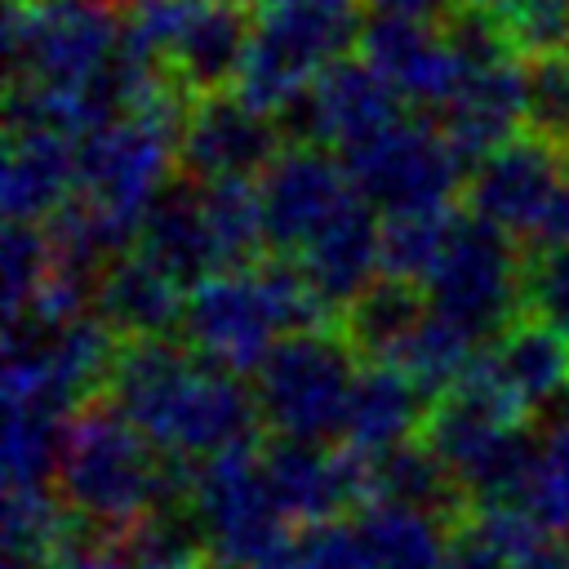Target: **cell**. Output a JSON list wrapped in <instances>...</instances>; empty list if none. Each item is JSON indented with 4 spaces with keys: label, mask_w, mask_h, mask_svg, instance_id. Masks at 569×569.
<instances>
[{
    "label": "cell",
    "mask_w": 569,
    "mask_h": 569,
    "mask_svg": "<svg viewBox=\"0 0 569 569\" xmlns=\"http://www.w3.org/2000/svg\"><path fill=\"white\" fill-rule=\"evenodd\" d=\"M360 0H271L253 18L236 93L262 116H284L311 80L360 44Z\"/></svg>",
    "instance_id": "obj_4"
},
{
    "label": "cell",
    "mask_w": 569,
    "mask_h": 569,
    "mask_svg": "<svg viewBox=\"0 0 569 569\" xmlns=\"http://www.w3.org/2000/svg\"><path fill=\"white\" fill-rule=\"evenodd\" d=\"M387 18H413V22H445L462 0H365Z\"/></svg>",
    "instance_id": "obj_40"
},
{
    "label": "cell",
    "mask_w": 569,
    "mask_h": 569,
    "mask_svg": "<svg viewBox=\"0 0 569 569\" xmlns=\"http://www.w3.org/2000/svg\"><path fill=\"white\" fill-rule=\"evenodd\" d=\"M373 498L440 516L449 525H462L471 516V498L422 440H409V445H396L369 458V502Z\"/></svg>",
    "instance_id": "obj_25"
},
{
    "label": "cell",
    "mask_w": 569,
    "mask_h": 569,
    "mask_svg": "<svg viewBox=\"0 0 569 569\" xmlns=\"http://www.w3.org/2000/svg\"><path fill=\"white\" fill-rule=\"evenodd\" d=\"M453 222H458V213H449V209L382 218V276L422 289V280L431 276V267L440 262V253L449 244Z\"/></svg>",
    "instance_id": "obj_32"
},
{
    "label": "cell",
    "mask_w": 569,
    "mask_h": 569,
    "mask_svg": "<svg viewBox=\"0 0 569 569\" xmlns=\"http://www.w3.org/2000/svg\"><path fill=\"white\" fill-rule=\"evenodd\" d=\"M138 253L187 289L222 271V258L204 218V196L191 178H178L156 196L138 231Z\"/></svg>",
    "instance_id": "obj_23"
},
{
    "label": "cell",
    "mask_w": 569,
    "mask_h": 569,
    "mask_svg": "<svg viewBox=\"0 0 569 569\" xmlns=\"http://www.w3.org/2000/svg\"><path fill=\"white\" fill-rule=\"evenodd\" d=\"M302 276L320 293V302L333 311H347L369 284L373 271H382V222L378 213L351 191V200L307 240L298 253Z\"/></svg>",
    "instance_id": "obj_17"
},
{
    "label": "cell",
    "mask_w": 569,
    "mask_h": 569,
    "mask_svg": "<svg viewBox=\"0 0 569 569\" xmlns=\"http://www.w3.org/2000/svg\"><path fill=\"white\" fill-rule=\"evenodd\" d=\"M427 413H431L427 391L400 365H365L356 373V387H351V400H347L342 440H347L351 453L378 458L396 445L418 440Z\"/></svg>",
    "instance_id": "obj_24"
},
{
    "label": "cell",
    "mask_w": 569,
    "mask_h": 569,
    "mask_svg": "<svg viewBox=\"0 0 569 569\" xmlns=\"http://www.w3.org/2000/svg\"><path fill=\"white\" fill-rule=\"evenodd\" d=\"M356 347L342 329H307L276 342L253 373V400L262 427L276 440L329 445L347 427V400L356 387Z\"/></svg>",
    "instance_id": "obj_5"
},
{
    "label": "cell",
    "mask_w": 569,
    "mask_h": 569,
    "mask_svg": "<svg viewBox=\"0 0 569 569\" xmlns=\"http://www.w3.org/2000/svg\"><path fill=\"white\" fill-rule=\"evenodd\" d=\"M22 4H40V0H22Z\"/></svg>",
    "instance_id": "obj_44"
},
{
    "label": "cell",
    "mask_w": 569,
    "mask_h": 569,
    "mask_svg": "<svg viewBox=\"0 0 569 569\" xmlns=\"http://www.w3.org/2000/svg\"><path fill=\"white\" fill-rule=\"evenodd\" d=\"M525 98H529V129L551 147H569V49L533 58L525 67Z\"/></svg>",
    "instance_id": "obj_34"
},
{
    "label": "cell",
    "mask_w": 569,
    "mask_h": 569,
    "mask_svg": "<svg viewBox=\"0 0 569 569\" xmlns=\"http://www.w3.org/2000/svg\"><path fill=\"white\" fill-rule=\"evenodd\" d=\"M525 276L529 258H520L516 240L462 213L440 262L422 280V298L431 316L449 320L476 342H493L525 316Z\"/></svg>",
    "instance_id": "obj_6"
},
{
    "label": "cell",
    "mask_w": 569,
    "mask_h": 569,
    "mask_svg": "<svg viewBox=\"0 0 569 569\" xmlns=\"http://www.w3.org/2000/svg\"><path fill=\"white\" fill-rule=\"evenodd\" d=\"M67 422L36 405H4V489H44L53 480Z\"/></svg>",
    "instance_id": "obj_28"
},
{
    "label": "cell",
    "mask_w": 569,
    "mask_h": 569,
    "mask_svg": "<svg viewBox=\"0 0 569 569\" xmlns=\"http://www.w3.org/2000/svg\"><path fill=\"white\" fill-rule=\"evenodd\" d=\"M262 471L267 485L284 511V520H298L307 529L333 525L347 511L356 516L369 502V458L329 445H298V440H271L262 445Z\"/></svg>",
    "instance_id": "obj_14"
},
{
    "label": "cell",
    "mask_w": 569,
    "mask_h": 569,
    "mask_svg": "<svg viewBox=\"0 0 569 569\" xmlns=\"http://www.w3.org/2000/svg\"><path fill=\"white\" fill-rule=\"evenodd\" d=\"M396 120H405L400 93L365 58H338L280 116V133H289V147H338L347 156Z\"/></svg>",
    "instance_id": "obj_11"
},
{
    "label": "cell",
    "mask_w": 569,
    "mask_h": 569,
    "mask_svg": "<svg viewBox=\"0 0 569 569\" xmlns=\"http://www.w3.org/2000/svg\"><path fill=\"white\" fill-rule=\"evenodd\" d=\"M351 191L382 218L436 213L462 187V156L449 147L445 129L427 120H396L365 147L342 156Z\"/></svg>",
    "instance_id": "obj_9"
},
{
    "label": "cell",
    "mask_w": 569,
    "mask_h": 569,
    "mask_svg": "<svg viewBox=\"0 0 569 569\" xmlns=\"http://www.w3.org/2000/svg\"><path fill=\"white\" fill-rule=\"evenodd\" d=\"M525 316L569 338V249H538L525 276Z\"/></svg>",
    "instance_id": "obj_36"
},
{
    "label": "cell",
    "mask_w": 569,
    "mask_h": 569,
    "mask_svg": "<svg viewBox=\"0 0 569 569\" xmlns=\"http://www.w3.org/2000/svg\"><path fill=\"white\" fill-rule=\"evenodd\" d=\"M422 320H427L422 289L382 276L342 311V333L356 347V356H369V365H396L409 338L422 329Z\"/></svg>",
    "instance_id": "obj_27"
},
{
    "label": "cell",
    "mask_w": 569,
    "mask_h": 569,
    "mask_svg": "<svg viewBox=\"0 0 569 569\" xmlns=\"http://www.w3.org/2000/svg\"><path fill=\"white\" fill-rule=\"evenodd\" d=\"M191 511L218 569H258L289 547V520L267 485L262 449H236L200 462Z\"/></svg>",
    "instance_id": "obj_8"
},
{
    "label": "cell",
    "mask_w": 569,
    "mask_h": 569,
    "mask_svg": "<svg viewBox=\"0 0 569 569\" xmlns=\"http://www.w3.org/2000/svg\"><path fill=\"white\" fill-rule=\"evenodd\" d=\"M182 307H187L182 284L169 280L160 267H151L142 253L116 258L93 289V316L120 342L169 338L173 329H182Z\"/></svg>",
    "instance_id": "obj_21"
},
{
    "label": "cell",
    "mask_w": 569,
    "mask_h": 569,
    "mask_svg": "<svg viewBox=\"0 0 569 569\" xmlns=\"http://www.w3.org/2000/svg\"><path fill=\"white\" fill-rule=\"evenodd\" d=\"M480 369L498 382V391L525 413L560 405L569 391V338H560L551 325L520 316L502 338L480 351Z\"/></svg>",
    "instance_id": "obj_22"
},
{
    "label": "cell",
    "mask_w": 569,
    "mask_h": 569,
    "mask_svg": "<svg viewBox=\"0 0 569 569\" xmlns=\"http://www.w3.org/2000/svg\"><path fill=\"white\" fill-rule=\"evenodd\" d=\"M502 31L511 49L547 58L569 49V0H498Z\"/></svg>",
    "instance_id": "obj_35"
},
{
    "label": "cell",
    "mask_w": 569,
    "mask_h": 569,
    "mask_svg": "<svg viewBox=\"0 0 569 569\" xmlns=\"http://www.w3.org/2000/svg\"><path fill=\"white\" fill-rule=\"evenodd\" d=\"M445 569H516V560L511 556H502L471 520H462L458 529H453V542H449V560H445Z\"/></svg>",
    "instance_id": "obj_38"
},
{
    "label": "cell",
    "mask_w": 569,
    "mask_h": 569,
    "mask_svg": "<svg viewBox=\"0 0 569 569\" xmlns=\"http://www.w3.org/2000/svg\"><path fill=\"white\" fill-rule=\"evenodd\" d=\"M360 58L413 107L445 111L462 84V71H458L445 36L431 31V22L373 13L360 36Z\"/></svg>",
    "instance_id": "obj_16"
},
{
    "label": "cell",
    "mask_w": 569,
    "mask_h": 569,
    "mask_svg": "<svg viewBox=\"0 0 569 569\" xmlns=\"http://www.w3.org/2000/svg\"><path fill=\"white\" fill-rule=\"evenodd\" d=\"M351 525H356V533H360V542L378 569H445L449 542L458 529L440 516L378 502V498L365 502L351 516Z\"/></svg>",
    "instance_id": "obj_26"
},
{
    "label": "cell",
    "mask_w": 569,
    "mask_h": 569,
    "mask_svg": "<svg viewBox=\"0 0 569 569\" xmlns=\"http://www.w3.org/2000/svg\"><path fill=\"white\" fill-rule=\"evenodd\" d=\"M164 489L169 458H156V445L120 409L93 400L67 422L53 493L84 529L116 542L164 507Z\"/></svg>",
    "instance_id": "obj_2"
},
{
    "label": "cell",
    "mask_w": 569,
    "mask_h": 569,
    "mask_svg": "<svg viewBox=\"0 0 569 569\" xmlns=\"http://www.w3.org/2000/svg\"><path fill=\"white\" fill-rule=\"evenodd\" d=\"M289 551H293V569H378L369 560L356 525H347V520L302 529Z\"/></svg>",
    "instance_id": "obj_37"
},
{
    "label": "cell",
    "mask_w": 569,
    "mask_h": 569,
    "mask_svg": "<svg viewBox=\"0 0 569 569\" xmlns=\"http://www.w3.org/2000/svg\"><path fill=\"white\" fill-rule=\"evenodd\" d=\"M120 40L124 27L107 0H9L4 13V58L13 84L84 89L111 67Z\"/></svg>",
    "instance_id": "obj_7"
},
{
    "label": "cell",
    "mask_w": 569,
    "mask_h": 569,
    "mask_svg": "<svg viewBox=\"0 0 569 569\" xmlns=\"http://www.w3.org/2000/svg\"><path fill=\"white\" fill-rule=\"evenodd\" d=\"M569 178V160L560 147L525 133L471 164L467 178V213L507 231V236H529L538 231L542 213L551 209L556 191Z\"/></svg>",
    "instance_id": "obj_13"
},
{
    "label": "cell",
    "mask_w": 569,
    "mask_h": 569,
    "mask_svg": "<svg viewBox=\"0 0 569 569\" xmlns=\"http://www.w3.org/2000/svg\"><path fill=\"white\" fill-rule=\"evenodd\" d=\"M276 307L262 289L258 267L244 271H213L209 280L187 289L182 307V342L222 373H258L262 360L280 342Z\"/></svg>",
    "instance_id": "obj_10"
},
{
    "label": "cell",
    "mask_w": 569,
    "mask_h": 569,
    "mask_svg": "<svg viewBox=\"0 0 569 569\" xmlns=\"http://www.w3.org/2000/svg\"><path fill=\"white\" fill-rule=\"evenodd\" d=\"M0 267H4V316L18 320L36 293L44 289L49 271H53V253H49V236L40 227H22V222H4L0 236Z\"/></svg>",
    "instance_id": "obj_33"
},
{
    "label": "cell",
    "mask_w": 569,
    "mask_h": 569,
    "mask_svg": "<svg viewBox=\"0 0 569 569\" xmlns=\"http://www.w3.org/2000/svg\"><path fill=\"white\" fill-rule=\"evenodd\" d=\"M280 156V124L240 93H209L187 107L178 133V169L196 187L253 182Z\"/></svg>",
    "instance_id": "obj_12"
},
{
    "label": "cell",
    "mask_w": 569,
    "mask_h": 569,
    "mask_svg": "<svg viewBox=\"0 0 569 569\" xmlns=\"http://www.w3.org/2000/svg\"><path fill=\"white\" fill-rule=\"evenodd\" d=\"M556 422H565V427H569V391H565V400L556 405Z\"/></svg>",
    "instance_id": "obj_41"
},
{
    "label": "cell",
    "mask_w": 569,
    "mask_h": 569,
    "mask_svg": "<svg viewBox=\"0 0 569 569\" xmlns=\"http://www.w3.org/2000/svg\"><path fill=\"white\" fill-rule=\"evenodd\" d=\"M529 120V98H525V67L516 62H498L489 71H476L458 84L453 102L440 111V129L449 138V147L462 156V164H480L485 156H493L498 147H507L511 138H520L516 129Z\"/></svg>",
    "instance_id": "obj_20"
},
{
    "label": "cell",
    "mask_w": 569,
    "mask_h": 569,
    "mask_svg": "<svg viewBox=\"0 0 569 569\" xmlns=\"http://www.w3.org/2000/svg\"><path fill=\"white\" fill-rule=\"evenodd\" d=\"M262 4H271V0H258V9H262Z\"/></svg>",
    "instance_id": "obj_45"
},
{
    "label": "cell",
    "mask_w": 569,
    "mask_h": 569,
    "mask_svg": "<svg viewBox=\"0 0 569 569\" xmlns=\"http://www.w3.org/2000/svg\"><path fill=\"white\" fill-rule=\"evenodd\" d=\"M76 142L49 129H9L0 164V204L9 222H53L76 196Z\"/></svg>",
    "instance_id": "obj_18"
},
{
    "label": "cell",
    "mask_w": 569,
    "mask_h": 569,
    "mask_svg": "<svg viewBox=\"0 0 569 569\" xmlns=\"http://www.w3.org/2000/svg\"><path fill=\"white\" fill-rule=\"evenodd\" d=\"M511 507L525 511L547 538H569V427L565 422H551L538 431V453Z\"/></svg>",
    "instance_id": "obj_29"
},
{
    "label": "cell",
    "mask_w": 569,
    "mask_h": 569,
    "mask_svg": "<svg viewBox=\"0 0 569 569\" xmlns=\"http://www.w3.org/2000/svg\"><path fill=\"white\" fill-rule=\"evenodd\" d=\"M253 191L267 244L280 253H302L307 240L351 200V178L325 147H284Z\"/></svg>",
    "instance_id": "obj_15"
},
{
    "label": "cell",
    "mask_w": 569,
    "mask_h": 569,
    "mask_svg": "<svg viewBox=\"0 0 569 569\" xmlns=\"http://www.w3.org/2000/svg\"><path fill=\"white\" fill-rule=\"evenodd\" d=\"M533 244H538V249H569V178H565V187L556 191L551 209L542 213V222H538V231H533Z\"/></svg>",
    "instance_id": "obj_39"
},
{
    "label": "cell",
    "mask_w": 569,
    "mask_h": 569,
    "mask_svg": "<svg viewBox=\"0 0 569 569\" xmlns=\"http://www.w3.org/2000/svg\"><path fill=\"white\" fill-rule=\"evenodd\" d=\"M102 400L164 458L213 462L236 449H258L262 413L253 391L173 338L120 342Z\"/></svg>",
    "instance_id": "obj_1"
},
{
    "label": "cell",
    "mask_w": 569,
    "mask_h": 569,
    "mask_svg": "<svg viewBox=\"0 0 569 569\" xmlns=\"http://www.w3.org/2000/svg\"><path fill=\"white\" fill-rule=\"evenodd\" d=\"M200 196H204V218H209L222 271H244L267 244L253 182H218V187H200Z\"/></svg>",
    "instance_id": "obj_31"
},
{
    "label": "cell",
    "mask_w": 569,
    "mask_h": 569,
    "mask_svg": "<svg viewBox=\"0 0 569 569\" xmlns=\"http://www.w3.org/2000/svg\"><path fill=\"white\" fill-rule=\"evenodd\" d=\"M471 4H498V0H471Z\"/></svg>",
    "instance_id": "obj_43"
},
{
    "label": "cell",
    "mask_w": 569,
    "mask_h": 569,
    "mask_svg": "<svg viewBox=\"0 0 569 569\" xmlns=\"http://www.w3.org/2000/svg\"><path fill=\"white\" fill-rule=\"evenodd\" d=\"M249 36H253L249 0H204L169 44L164 71L182 93L196 98L222 93V84H236L240 76Z\"/></svg>",
    "instance_id": "obj_19"
},
{
    "label": "cell",
    "mask_w": 569,
    "mask_h": 569,
    "mask_svg": "<svg viewBox=\"0 0 569 569\" xmlns=\"http://www.w3.org/2000/svg\"><path fill=\"white\" fill-rule=\"evenodd\" d=\"M182 120H187L182 89L169 84L142 111L120 116L76 142V200H84L93 213L120 227L133 244L147 209L169 187Z\"/></svg>",
    "instance_id": "obj_3"
},
{
    "label": "cell",
    "mask_w": 569,
    "mask_h": 569,
    "mask_svg": "<svg viewBox=\"0 0 569 569\" xmlns=\"http://www.w3.org/2000/svg\"><path fill=\"white\" fill-rule=\"evenodd\" d=\"M476 347H480L476 338H467L462 329H453L449 320H440V316L427 311L422 329L409 338V347L400 351L396 365H400V369L427 391V400L436 405L445 391H453V387L476 369V360H480Z\"/></svg>",
    "instance_id": "obj_30"
},
{
    "label": "cell",
    "mask_w": 569,
    "mask_h": 569,
    "mask_svg": "<svg viewBox=\"0 0 569 569\" xmlns=\"http://www.w3.org/2000/svg\"><path fill=\"white\" fill-rule=\"evenodd\" d=\"M191 569H218V565H213V560H204V565H191Z\"/></svg>",
    "instance_id": "obj_42"
}]
</instances>
